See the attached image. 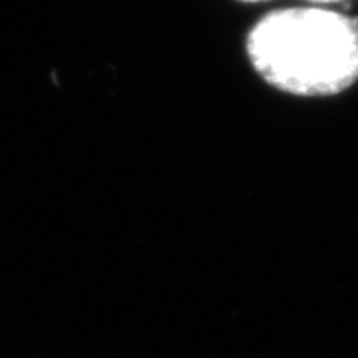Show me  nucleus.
Instances as JSON below:
<instances>
[{
  "mask_svg": "<svg viewBox=\"0 0 358 358\" xmlns=\"http://www.w3.org/2000/svg\"><path fill=\"white\" fill-rule=\"evenodd\" d=\"M237 2L264 3V2H272V0H237ZM299 2H302V6H327V7H332V6H337V3L348 2V0H299Z\"/></svg>",
  "mask_w": 358,
  "mask_h": 358,
  "instance_id": "f03ea898",
  "label": "nucleus"
},
{
  "mask_svg": "<svg viewBox=\"0 0 358 358\" xmlns=\"http://www.w3.org/2000/svg\"><path fill=\"white\" fill-rule=\"evenodd\" d=\"M245 55L282 93L338 95L358 82V17L327 6L277 8L250 27Z\"/></svg>",
  "mask_w": 358,
  "mask_h": 358,
  "instance_id": "f257e3e1",
  "label": "nucleus"
}]
</instances>
